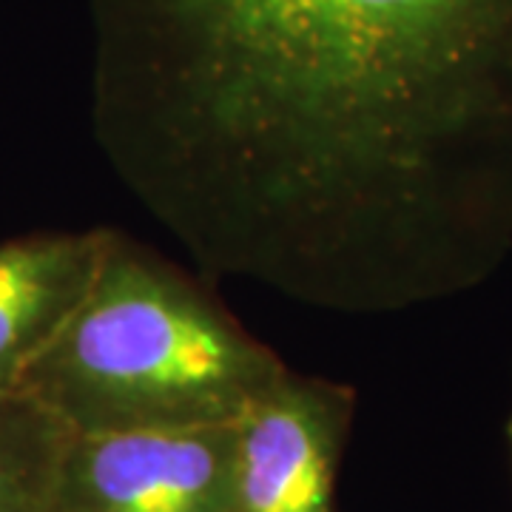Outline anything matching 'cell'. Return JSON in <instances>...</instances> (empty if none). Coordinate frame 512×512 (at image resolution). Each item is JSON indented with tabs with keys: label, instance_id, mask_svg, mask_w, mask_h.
Returning <instances> with one entry per match:
<instances>
[{
	"label": "cell",
	"instance_id": "6da1fadb",
	"mask_svg": "<svg viewBox=\"0 0 512 512\" xmlns=\"http://www.w3.org/2000/svg\"><path fill=\"white\" fill-rule=\"evenodd\" d=\"M111 171L202 274L390 316L512 256V0H89Z\"/></svg>",
	"mask_w": 512,
	"mask_h": 512
},
{
	"label": "cell",
	"instance_id": "7a4b0ae2",
	"mask_svg": "<svg viewBox=\"0 0 512 512\" xmlns=\"http://www.w3.org/2000/svg\"><path fill=\"white\" fill-rule=\"evenodd\" d=\"M288 365L194 276L109 231L92 282L20 390L74 433L234 421Z\"/></svg>",
	"mask_w": 512,
	"mask_h": 512
},
{
	"label": "cell",
	"instance_id": "3957f363",
	"mask_svg": "<svg viewBox=\"0 0 512 512\" xmlns=\"http://www.w3.org/2000/svg\"><path fill=\"white\" fill-rule=\"evenodd\" d=\"M353 413V387L288 367L234 424L225 512H336Z\"/></svg>",
	"mask_w": 512,
	"mask_h": 512
},
{
	"label": "cell",
	"instance_id": "277c9868",
	"mask_svg": "<svg viewBox=\"0 0 512 512\" xmlns=\"http://www.w3.org/2000/svg\"><path fill=\"white\" fill-rule=\"evenodd\" d=\"M234 424L74 433L52 512H225Z\"/></svg>",
	"mask_w": 512,
	"mask_h": 512
},
{
	"label": "cell",
	"instance_id": "5b68a950",
	"mask_svg": "<svg viewBox=\"0 0 512 512\" xmlns=\"http://www.w3.org/2000/svg\"><path fill=\"white\" fill-rule=\"evenodd\" d=\"M111 228L32 234L0 242V393L26 370L86 293Z\"/></svg>",
	"mask_w": 512,
	"mask_h": 512
},
{
	"label": "cell",
	"instance_id": "8992f818",
	"mask_svg": "<svg viewBox=\"0 0 512 512\" xmlns=\"http://www.w3.org/2000/svg\"><path fill=\"white\" fill-rule=\"evenodd\" d=\"M72 436L26 390L0 393V512H52Z\"/></svg>",
	"mask_w": 512,
	"mask_h": 512
},
{
	"label": "cell",
	"instance_id": "52a82bcc",
	"mask_svg": "<svg viewBox=\"0 0 512 512\" xmlns=\"http://www.w3.org/2000/svg\"><path fill=\"white\" fill-rule=\"evenodd\" d=\"M507 436H510V447H512V416L510 421H507Z\"/></svg>",
	"mask_w": 512,
	"mask_h": 512
}]
</instances>
